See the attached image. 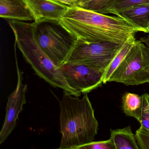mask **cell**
Wrapping results in <instances>:
<instances>
[{"label": "cell", "instance_id": "obj_1", "mask_svg": "<svg viewBox=\"0 0 149 149\" xmlns=\"http://www.w3.org/2000/svg\"><path fill=\"white\" fill-rule=\"evenodd\" d=\"M59 21L78 40L86 42L124 44L135 40L137 32H143L123 17L96 13L78 6L69 8Z\"/></svg>", "mask_w": 149, "mask_h": 149}, {"label": "cell", "instance_id": "obj_2", "mask_svg": "<svg viewBox=\"0 0 149 149\" xmlns=\"http://www.w3.org/2000/svg\"><path fill=\"white\" fill-rule=\"evenodd\" d=\"M59 101L60 149H71L93 141L99 123L87 94L81 99L65 91Z\"/></svg>", "mask_w": 149, "mask_h": 149}, {"label": "cell", "instance_id": "obj_3", "mask_svg": "<svg viewBox=\"0 0 149 149\" xmlns=\"http://www.w3.org/2000/svg\"><path fill=\"white\" fill-rule=\"evenodd\" d=\"M8 22L15 35L16 45L37 74L52 86L78 97V93L68 85L60 68L54 65L36 42L31 23L18 21Z\"/></svg>", "mask_w": 149, "mask_h": 149}, {"label": "cell", "instance_id": "obj_4", "mask_svg": "<svg viewBox=\"0 0 149 149\" xmlns=\"http://www.w3.org/2000/svg\"><path fill=\"white\" fill-rule=\"evenodd\" d=\"M32 24L34 38L55 66L67 62L78 38L55 20H44Z\"/></svg>", "mask_w": 149, "mask_h": 149}, {"label": "cell", "instance_id": "obj_5", "mask_svg": "<svg viewBox=\"0 0 149 149\" xmlns=\"http://www.w3.org/2000/svg\"><path fill=\"white\" fill-rule=\"evenodd\" d=\"M109 81L126 86L149 82V48L141 40L136 41L110 78Z\"/></svg>", "mask_w": 149, "mask_h": 149}, {"label": "cell", "instance_id": "obj_6", "mask_svg": "<svg viewBox=\"0 0 149 149\" xmlns=\"http://www.w3.org/2000/svg\"><path fill=\"white\" fill-rule=\"evenodd\" d=\"M124 44L78 40L66 63L87 65L103 74Z\"/></svg>", "mask_w": 149, "mask_h": 149}, {"label": "cell", "instance_id": "obj_7", "mask_svg": "<svg viewBox=\"0 0 149 149\" xmlns=\"http://www.w3.org/2000/svg\"><path fill=\"white\" fill-rule=\"evenodd\" d=\"M59 68L68 85L79 96L90 93L103 83V73L87 65L66 63Z\"/></svg>", "mask_w": 149, "mask_h": 149}, {"label": "cell", "instance_id": "obj_8", "mask_svg": "<svg viewBox=\"0 0 149 149\" xmlns=\"http://www.w3.org/2000/svg\"><path fill=\"white\" fill-rule=\"evenodd\" d=\"M15 50L17 72V83L15 89L8 98L5 120L0 132V144L5 142L15 129L18 116L22 110L23 107L26 102L25 93L27 89V85L23 83L22 72L18 68L16 48Z\"/></svg>", "mask_w": 149, "mask_h": 149}, {"label": "cell", "instance_id": "obj_9", "mask_svg": "<svg viewBox=\"0 0 149 149\" xmlns=\"http://www.w3.org/2000/svg\"><path fill=\"white\" fill-rule=\"evenodd\" d=\"M30 10L34 22L44 20H59L69 7L52 0H23Z\"/></svg>", "mask_w": 149, "mask_h": 149}, {"label": "cell", "instance_id": "obj_10", "mask_svg": "<svg viewBox=\"0 0 149 149\" xmlns=\"http://www.w3.org/2000/svg\"><path fill=\"white\" fill-rule=\"evenodd\" d=\"M0 17L9 21L34 20L23 0H0Z\"/></svg>", "mask_w": 149, "mask_h": 149}, {"label": "cell", "instance_id": "obj_11", "mask_svg": "<svg viewBox=\"0 0 149 149\" xmlns=\"http://www.w3.org/2000/svg\"><path fill=\"white\" fill-rule=\"evenodd\" d=\"M117 16L128 20L141 29L143 32L148 33L149 3L141 4L120 13Z\"/></svg>", "mask_w": 149, "mask_h": 149}, {"label": "cell", "instance_id": "obj_12", "mask_svg": "<svg viewBox=\"0 0 149 149\" xmlns=\"http://www.w3.org/2000/svg\"><path fill=\"white\" fill-rule=\"evenodd\" d=\"M110 138L116 149H141L130 126L111 130Z\"/></svg>", "mask_w": 149, "mask_h": 149}, {"label": "cell", "instance_id": "obj_13", "mask_svg": "<svg viewBox=\"0 0 149 149\" xmlns=\"http://www.w3.org/2000/svg\"><path fill=\"white\" fill-rule=\"evenodd\" d=\"M122 108L126 115L141 121L143 100L142 96L136 94L126 93L122 97Z\"/></svg>", "mask_w": 149, "mask_h": 149}, {"label": "cell", "instance_id": "obj_14", "mask_svg": "<svg viewBox=\"0 0 149 149\" xmlns=\"http://www.w3.org/2000/svg\"><path fill=\"white\" fill-rule=\"evenodd\" d=\"M136 41V40L127 42L123 45L103 74V83L105 84L109 81L110 77L123 61L129 52L134 44Z\"/></svg>", "mask_w": 149, "mask_h": 149}, {"label": "cell", "instance_id": "obj_15", "mask_svg": "<svg viewBox=\"0 0 149 149\" xmlns=\"http://www.w3.org/2000/svg\"><path fill=\"white\" fill-rule=\"evenodd\" d=\"M149 3V0H114L107 10V14L118 16L121 12L141 4Z\"/></svg>", "mask_w": 149, "mask_h": 149}, {"label": "cell", "instance_id": "obj_16", "mask_svg": "<svg viewBox=\"0 0 149 149\" xmlns=\"http://www.w3.org/2000/svg\"><path fill=\"white\" fill-rule=\"evenodd\" d=\"M114 0H90L81 8L100 14L107 15V10Z\"/></svg>", "mask_w": 149, "mask_h": 149}, {"label": "cell", "instance_id": "obj_17", "mask_svg": "<svg viewBox=\"0 0 149 149\" xmlns=\"http://www.w3.org/2000/svg\"><path fill=\"white\" fill-rule=\"evenodd\" d=\"M73 149H116L113 140L92 142L81 146L71 148Z\"/></svg>", "mask_w": 149, "mask_h": 149}, {"label": "cell", "instance_id": "obj_18", "mask_svg": "<svg viewBox=\"0 0 149 149\" xmlns=\"http://www.w3.org/2000/svg\"><path fill=\"white\" fill-rule=\"evenodd\" d=\"M136 139L141 149H149V131L141 126L136 132Z\"/></svg>", "mask_w": 149, "mask_h": 149}, {"label": "cell", "instance_id": "obj_19", "mask_svg": "<svg viewBox=\"0 0 149 149\" xmlns=\"http://www.w3.org/2000/svg\"><path fill=\"white\" fill-rule=\"evenodd\" d=\"M143 100L142 113L141 117V126L144 127L149 131V95L148 94H143L142 95Z\"/></svg>", "mask_w": 149, "mask_h": 149}, {"label": "cell", "instance_id": "obj_20", "mask_svg": "<svg viewBox=\"0 0 149 149\" xmlns=\"http://www.w3.org/2000/svg\"><path fill=\"white\" fill-rule=\"evenodd\" d=\"M90 0H76L75 1V3L76 6L79 8H81L85 3L89 1Z\"/></svg>", "mask_w": 149, "mask_h": 149}, {"label": "cell", "instance_id": "obj_21", "mask_svg": "<svg viewBox=\"0 0 149 149\" xmlns=\"http://www.w3.org/2000/svg\"><path fill=\"white\" fill-rule=\"evenodd\" d=\"M141 41L146 44L147 46L149 48V36L141 38Z\"/></svg>", "mask_w": 149, "mask_h": 149}, {"label": "cell", "instance_id": "obj_22", "mask_svg": "<svg viewBox=\"0 0 149 149\" xmlns=\"http://www.w3.org/2000/svg\"><path fill=\"white\" fill-rule=\"evenodd\" d=\"M73 1H74V3H75V1H76V0H73Z\"/></svg>", "mask_w": 149, "mask_h": 149}, {"label": "cell", "instance_id": "obj_23", "mask_svg": "<svg viewBox=\"0 0 149 149\" xmlns=\"http://www.w3.org/2000/svg\"></svg>", "mask_w": 149, "mask_h": 149}, {"label": "cell", "instance_id": "obj_24", "mask_svg": "<svg viewBox=\"0 0 149 149\" xmlns=\"http://www.w3.org/2000/svg\"><path fill=\"white\" fill-rule=\"evenodd\" d=\"M149 33V29H148V33Z\"/></svg>", "mask_w": 149, "mask_h": 149}, {"label": "cell", "instance_id": "obj_25", "mask_svg": "<svg viewBox=\"0 0 149 149\" xmlns=\"http://www.w3.org/2000/svg\"></svg>", "mask_w": 149, "mask_h": 149}]
</instances>
